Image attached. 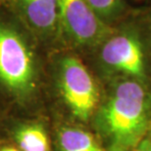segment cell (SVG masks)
I'll use <instances>...</instances> for the list:
<instances>
[{
    "label": "cell",
    "mask_w": 151,
    "mask_h": 151,
    "mask_svg": "<svg viewBox=\"0 0 151 151\" xmlns=\"http://www.w3.org/2000/svg\"><path fill=\"white\" fill-rule=\"evenodd\" d=\"M47 53L7 7H0V102L9 114L48 113ZM49 114V113H48Z\"/></svg>",
    "instance_id": "cell-1"
},
{
    "label": "cell",
    "mask_w": 151,
    "mask_h": 151,
    "mask_svg": "<svg viewBox=\"0 0 151 151\" xmlns=\"http://www.w3.org/2000/svg\"><path fill=\"white\" fill-rule=\"evenodd\" d=\"M104 85L85 58L68 48L47 54L46 104L50 116L90 127Z\"/></svg>",
    "instance_id": "cell-2"
},
{
    "label": "cell",
    "mask_w": 151,
    "mask_h": 151,
    "mask_svg": "<svg viewBox=\"0 0 151 151\" xmlns=\"http://www.w3.org/2000/svg\"><path fill=\"white\" fill-rule=\"evenodd\" d=\"M90 128L107 151H131L151 131V85L130 79L104 85Z\"/></svg>",
    "instance_id": "cell-3"
},
{
    "label": "cell",
    "mask_w": 151,
    "mask_h": 151,
    "mask_svg": "<svg viewBox=\"0 0 151 151\" xmlns=\"http://www.w3.org/2000/svg\"><path fill=\"white\" fill-rule=\"evenodd\" d=\"M85 60L103 85L121 79L151 85V39L139 9L112 27Z\"/></svg>",
    "instance_id": "cell-4"
},
{
    "label": "cell",
    "mask_w": 151,
    "mask_h": 151,
    "mask_svg": "<svg viewBox=\"0 0 151 151\" xmlns=\"http://www.w3.org/2000/svg\"><path fill=\"white\" fill-rule=\"evenodd\" d=\"M63 48L83 58L100 43L110 31L92 10L88 0H58Z\"/></svg>",
    "instance_id": "cell-5"
},
{
    "label": "cell",
    "mask_w": 151,
    "mask_h": 151,
    "mask_svg": "<svg viewBox=\"0 0 151 151\" xmlns=\"http://www.w3.org/2000/svg\"><path fill=\"white\" fill-rule=\"evenodd\" d=\"M7 8L17 16L47 54L63 48L58 0H11Z\"/></svg>",
    "instance_id": "cell-6"
},
{
    "label": "cell",
    "mask_w": 151,
    "mask_h": 151,
    "mask_svg": "<svg viewBox=\"0 0 151 151\" xmlns=\"http://www.w3.org/2000/svg\"><path fill=\"white\" fill-rule=\"evenodd\" d=\"M4 137L21 151H54L52 126L48 113H8L4 125Z\"/></svg>",
    "instance_id": "cell-7"
},
{
    "label": "cell",
    "mask_w": 151,
    "mask_h": 151,
    "mask_svg": "<svg viewBox=\"0 0 151 151\" xmlns=\"http://www.w3.org/2000/svg\"><path fill=\"white\" fill-rule=\"evenodd\" d=\"M54 151H107L90 127L50 116Z\"/></svg>",
    "instance_id": "cell-8"
},
{
    "label": "cell",
    "mask_w": 151,
    "mask_h": 151,
    "mask_svg": "<svg viewBox=\"0 0 151 151\" xmlns=\"http://www.w3.org/2000/svg\"><path fill=\"white\" fill-rule=\"evenodd\" d=\"M88 2L98 18L111 27L127 19L136 10L130 5L128 0H88Z\"/></svg>",
    "instance_id": "cell-9"
},
{
    "label": "cell",
    "mask_w": 151,
    "mask_h": 151,
    "mask_svg": "<svg viewBox=\"0 0 151 151\" xmlns=\"http://www.w3.org/2000/svg\"><path fill=\"white\" fill-rule=\"evenodd\" d=\"M139 15L142 21L144 27L148 33L150 39H151V4L146 6L144 8L139 9Z\"/></svg>",
    "instance_id": "cell-10"
},
{
    "label": "cell",
    "mask_w": 151,
    "mask_h": 151,
    "mask_svg": "<svg viewBox=\"0 0 151 151\" xmlns=\"http://www.w3.org/2000/svg\"><path fill=\"white\" fill-rule=\"evenodd\" d=\"M0 151H21V150L14 143H12L10 140L6 139L5 137H2L0 139Z\"/></svg>",
    "instance_id": "cell-11"
},
{
    "label": "cell",
    "mask_w": 151,
    "mask_h": 151,
    "mask_svg": "<svg viewBox=\"0 0 151 151\" xmlns=\"http://www.w3.org/2000/svg\"><path fill=\"white\" fill-rule=\"evenodd\" d=\"M7 115H8L7 110H6L5 107L0 102V139L2 137H4V125H5L6 118H7Z\"/></svg>",
    "instance_id": "cell-12"
},
{
    "label": "cell",
    "mask_w": 151,
    "mask_h": 151,
    "mask_svg": "<svg viewBox=\"0 0 151 151\" xmlns=\"http://www.w3.org/2000/svg\"><path fill=\"white\" fill-rule=\"evenodd\" d=\"M131 151H151V139L148 136Z\"/></svg>",
    "instance_id": "cell-13"
},
{
    "label": "cell",
    "mask_w": 151,
    "mask_h": 151,
    "mask_svg": "<svg viewBox=\"0 0 151 151\" xmlns=\"http://www.w3.org/2000/svg\"><path fill=\"white\" fill-rule=\"evenodd\" d=\"M11 0H0V7H8Z\"/></svg>",
    "instance_id": "cell-14"
},
{
    "label": "cell",
    "mask_w": 151,
    "mask_h": 151,
    "mask_svg": "<svg viewBox=\"0 0 151 151\" xmlns=\"http://www.w3.org/2000/svg\"><path fill=\"white\" fill-rule=\"evenodd\" d=\"M149 137H150V139H151V131H150V134H149Z\"/></svg>",
    "instance_id": "cell-15"
},
{
    "label": "cell",
    "mask_w": 151,
    "mask_h": 151,
    "mask_svg": "<svg viewBox=\"0 0 151 151\" xmlns=\"http://www.w3.org/2000/svg\"><path fill=\"white\" fill-rule=\"evenodd\" d=\"M150 66H151V63H150ZM150 74H151V68H150Z\"/></svg>",
    "instance_id": "cell-16"
}]
</instances>
